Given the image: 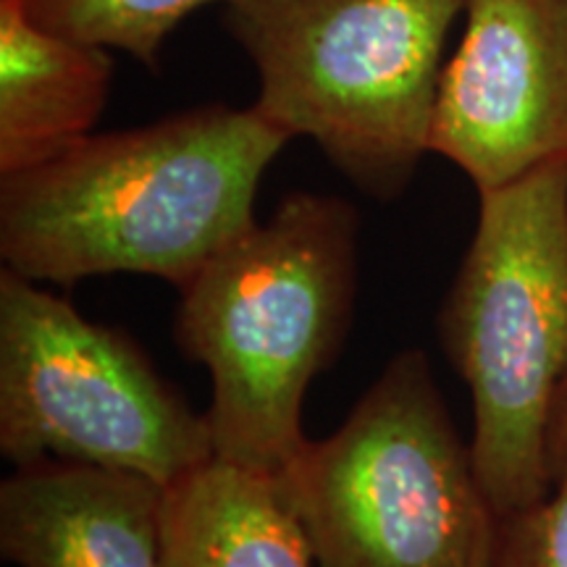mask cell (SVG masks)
I'll use <instances>...</instances> for the list:
<instances>
[{
    "mask_svg": "<svg viewBox=\"0 0 567 567\" xmlns=\"http://www.w3.org/2000/svg\"><path fill=\"white\" fill-rule=\"evenodd\" d=\"M210 3L231 0H27V9L48 30L122 51L158 71L166 40L184 19Z\"/></svg>",
    "mask_w": 567,
    "mask_h": 567,
    "instance_id": "11",
    "label": "cell"
},
{
    "mask_svg": "<svg viewBox=\"0 0 567 567\" xmlns=\"http://www.w3.org/2000/svg\"><path fill=\"white\" fill-rule=\"evenodd\" d=\"M439 334L471 392L476 476L507 517L555 484L549 434L567 379V163L478 195Z\"/></svg>",
    "mask_w": 567,
    "mask_h": 567,
    "instance_id": "3",
    "label": "cell"
},
{
    "mask_svg": "<svg viewBox=\"0 0 567 567\" xmlns=\"http://www.w3.org/2000/svg\"><path fill=\"white\" fill-rule=\"evenodd\" d=\"M166 567H318L274 476L213 460L166 488Z\"/></svg>",
    "mask_w": 567,
    "mask_h": 567,
    "instance_id": "10",
    "label": "cell"
},
{
    "mask_svg": "<svg viewBox=\"0 0 567 567\" xmlns=\"http://www.w3.org/2000/svg\"><path fill=\"white\" fill-rule=\"evenodd\" d=\"M113 82L109 48L42 27L0 0V174L38 166L95 132Z\"/></svg>",
    "mask_w": 567,
    "mask_h": 567,
    "instance_id": "9",
    "label": "cell"
},
{
    "mask_svg": "<svg viewBox=\"0 0 567 567\" xmlns=\"http://www.w3.org/2000/svg\"><path fill=\"white\" fill-rule=\"evenodd\" d=\"M0 452L59 460L172 488L216 460L208 415L145 350L17 271H0Z\"/></svg>",
    "mask_w": 567,
    "mask_h": 567,
    "instance_id": "6",
    "label": "cell"
},
{
    "mask_svg": "<svg viewBox=\"0 0 567 567\" xmlns=\"http://www.w3.org/2000/svg\"><path fill=\"white\" fill-rule=\"evenodd\" d=\"M166 488L137 473L42 463L0 484V551L19 567H166Z\"/></svg>",
    "mask_w": 567,
    "mask_h": 567,
    "instance_id": "8",
    "label": "cell"
},
{
    "mask_svg": "<svg viewBox=\"0 0 567 567\" xmlns=\"http://www.w3.org/2000/svg\"><path fill=\"white\" fill-rule=\"evenodd\" d=\"M494 567H567V484L502 517Z\"/></svg>",
    "mask_w": 567,
    "mask_h": 567,
    "instance_id": "12",
    "label": "cell"
},
{
    "mask_svg": "<svg viewBox=\"0 0 567 567\" xmlns=\"http://www.w3.org/2000/svg\"><path fill=\"white\" fill-rule=\"evenodd\" d=\"M549 471L551 484H567V379L559 389L555 417H551V434H549Z\"/></svg>",
    "mask_w": 567,
    "mask_h": 567,
    "instance_id": "13",
    "label": "cell"
},
{
    "mask_svg": "<svg viewBox=\"0 0 567 567\" xmlns=\"http://www.w3.org/2000/svg\"><path fill=\"white\" fill-rule=\"evenodd\" d=\"M274 481L318 567H494L502 517L421 350L394 354Z\"/></svg>",
    "mask_w": 567,
    "mask_h": 567,
    "instance_id": "5",
    "label": "cell"
},
{
    "mask_svg": "<svg viewBox=\"0 0 567 567\" xmlns=\"http://www.w3.org/2000/svg\"><path fill=\"white\" fill-rule=\"evenodd\" d=\"M429 151L478 195L567 163V0H465Z\"/></svg>",
    "mask_w": 567,
    "mask_h": 567,
    "instance_id": "7",
    "label": "cell"
},
{
    "mask_svg": "<svg viewBox=\"0 0 567 567\" xmlns=\"http://www.w3.org/2000/svg\"><path fill=\"white\" fill-rule=\"evenodd\" d=\"M465 0H231L224 30L260 111L310 137L344 179L394 200L429 151L444 45Z\"/></svg>",
    "mask_w": 567,
    "mask_h": 567,
    "instance_id": "4",
    "label": "cell"
},
{
    "mask_svg": "<svg viewBox=\"0 0 567 567\" xmlns=\"http://www.w3.org/2000/svg\"><path fill=\"white\" fill-rule=\"evenodd\" d=\"M289 142L255 103L92 132L38 166L0 174L3 268L61 287L145 274L179 289L258 221L260 179Z\"/></svg>",
    "mask_w": 567,
    "mask_h": 567,
    "instance_id": "1",
    "label": "cell"
},
{
    "mask_svg": "<svg viewBox=\"0 0 567 567\" xmlns=\"http://www.w3.org/2000/svg\"><path fill=\"white\" fill-rule=\"evenodd\" d=\"M358 234L342 197L289 193L179 287L174 339L210 373L218 463L276 476L308 442L305 394L352 323Z\"/></svg>",
    "mask_w": 567,
    "mask_h": 567,
    "instance_id": "2",
    "label": "cell"
}]
</instances>
